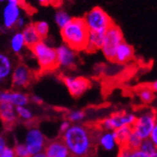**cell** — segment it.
<instances>
[{"mask_svg":"<svg viewBox=\"0 0 157 157\" xmlns=\"http://www.w3.org/2000/svg\"><path fill=\"white\" fill-rule=\"evenodd\" d=\"M102 128L100 125H73L62 135L71 155L75 157H89L94 155L100 142Z\"/></svg>","mask_w":157,"mask_h":157,"instance_id":"6da1fadb","label":"cell"},{"mask_svg":"<svg viewBox=\"0 0 157 157\" xmlns=\"http://www.w3.org/2000/svg\"><path fill=\"white\" fill-rule=\"evenodd\" d=\"M89 32L83 18H73L67 26L61 29V36L65 44L75 51H82L86 49Z\"/></svg>","mask_w":157,"mask_h":157,"instance_id":"7a4b0ae2","label":"cell"},{"mask_svg":"<svg viewBox=\"0 0 157 157\" xmlns=\"http://www.w3.org/2000/svg\"><path fill=\"white\" fill-rule=\"evenodd\" d=\"M30 49L42 71H52L58 67L56 49L51 47L47 42L41 39Z\"/></svg>","mask_w":157,"mask_h":157,"instance_id":"3957f363","label":"cell"},{"mask_svg":"<svg viewBox=\"0 0 157 157\" xmlns=\"http://www.w3.org/2000/svg\"><path fill=\"white\" fill-rule=\"evenodd\" d=\"M83 19L89 31L106 32L112 25H114L109 15L99 7L92 9L85 14Z\"/></svg>","mask_w":157,"mask_h":157,"instance_id":"277c9868","label":"cell"},{"mask_svg":"<svg viewBox=\"0 0 157 157\" xmlns=\"http://www.w3.org/2000/svg\"><path fill=\"white\" fill-rule=\"evenodd\" d=\"M124 41V35L119 26L112 25L105 33V40L102 46V52L109 61H114L116 51Z\"/></svg>","mask_w":157,"mask_h":157,"instance_id":"5b68a950","label":"cell"},{"mask_svg":"<svg viewBox=\"0 0 157 157\" xmlns=\"http://www.w3.org/2000/svg\"><path fill=\"white\" fill-rule=\"evenodd\" d=\"M156 119H157L156 112L154 111L144 112L140 117L136 118V120L132 125L133 132L139 136L142 140L150 139L151 134L157 123Z\"/></svg>","mask_w":157,"mask_h":157,"instance_id":"8992f818","label":"cell"},{"mask_svg":"<svg viewBox=\"0 0 157 157\" xmlns=\"http://www.w3.org/2000/svg\"><path fill=\"white\" fill-rule=\"evenodd\" d=\"M136 120V118L134 115L128 114L124 111H120V112H115L111 114L109 117L106 118L105 120L99 123V125L102 129L116 130L125 125L132 126Z\"/></svg>","mask_w":157,"mask_h":157,"instance_id":"52a82bcc","label":"cell"},{"mask_svg":"<svg viewBox=\"0 0 157 157\" xmlns=\"http://www.w3.org/2000/svg\"><path fill=\"white\" fill-rule=\"evenodd\" d=\"M25 144L30 152L31 155H35L36 153L42 152V151L46 147V139L43 134L39 131L37 128H31L28 130L26 136Z\"/></svg>","mask_w":157,"mask_h":157,"instance_id":"ba28073f","label":"cell"},{"mask_svg":"<svg viewBox=\"0 0 157 157\" xmlns=\"http://www.w3.org/2000/svg\"><path fill=\"white\" fill-rule=\"evenodd\" d=\"M33 80V73L24 64H19L14 67L11 80H10V84L12 88L19 90L22 88H26L29 86Z\"/></svg>","mask_w":157,"mask_h":157,"instance_id":"9c48e42d","label":"cell"},{"mask_svg":"<svg viewBox=\"0 0 157 157\" xmlns=\"http://www.w3.org/2000/svg\"><path fill=\"white\" fill-rule=\"evenodd\" d=\"M23 10L19 4L7 3L2 10V25L6 29H11L14 27L23 14Z\"/></svg>","mask_w":157,"mask_h":157,"instance_id":"30bf717a","label":"cell"},{"mask_svg":"<svg viewBox=\"0 0 157 157\" xmlns=\"http://www.w3.org/2000/svg\"><path fill=\"white\" fill-rule=\"evenodd\" d=\"M63 82L68 89L70 94L74 97L82 95L91 85L90 81L83 77H64Z\"/></svg>","mask_w":157,"mask_h":157,"instance_id":"8fae6325","label":"cell"},{"mask_svg":"<svg viewBox=\"0 0 157 157\" xmlns=\"http://www.w3.org/2000/svg\"><path fill=\"white\" fill-rule=\"evenodd\" d=\"M29 96L20 91L6 90L0 92V102L9 103L15 107L26 106L29 102Z\"/></svg>","mask_w":157,"mask_h":157,"instance_id":"7c38bea8","label":"cell"},{"mask_svg":"<svg viewBox=\"0 0 157 157\" xmlns=\"http://www.w3.org/2000/svg\"><path fill=\"white\" fill-rule=\"evenodd\" d=\"M13 70L11 57L5 52H0V86H6L10 82Z\"/></svg>","mask_w":157,"mask_h":157,"instance_id":"4fadbf2b","label":"cell"},{"mask_svg":"<svg viewBox=\"0 0 157 157\" xmlns=\"http://www.w3.org/2000/svg\"><path fill=\"white\" fill-rule=\"evenodd\" d=\"M57 63L58 67H72L76 60L75 50L70 48L67 44L60 45L56 48Z\"/></svg>","mask_w":157,"mask_h":157,"instance_id":"5bb4252c","label":"cell"},{"mask_svg":"<svg viewBox=\"0 0 157 157\" xmlns=\"http://www.w3.org/2000/svg\"><path fill=\"white\" fill-rule=\"evenodd\" d=\"M44 152L47 157H68L70 153L62 137L47 142Z\"/></svg>","mask_w":157,"mask_h":157,"instance_id":"9a60e30c","label":"cell"},{"mask_svg":"<svg viewBox=\"0 0 157 157\" xmlns=\"http://www.w3.org/2000/svg\"><path fill=\"white\" fill-rule=\"evenodd\" d=\"M18 118L15 106L9 103L0 102V119L6 127L9 128L13 126L16 124Z\"/></svg>","mask_w":157,"mask_h":157,"instance_id":"2e32d148","label":"cell"},{"mask_svg":"<svg viewBox=\"0 0 157 157\" xmlns=\"http://www.w3.org/2000/svg\"><path fill=\"white\" fill-rule=\"evenodd\" d=\"M134 56L133 47L125 41H123L118 47L114 58V62L118 64H125L129 62Z\"/></svg>","mask_w":157,"mask_h":157,"instance_id":"e0dca14e","label":"cell"},{"mask_svg":"<svg viewBox=\"0 0 157 157\" xmlns=\"http://www.w3.org/2000/svg\"><path fill=\"white\" fill-rule=\"evenodd\" d=\"M105 33L106 32L102 31H90L85 50L89 52H93L96 50L102 49L105 40Z\"/></svg>","mask_w":157,"mask_h":157,"instance_id":"ac0fdd59","label":"cell"},{"mask_svg":"<svg viewBox=\"0 0 157 157\" xmlns=\"http://www.w3.org/2000/svg\"><path fill=\"white\" fill-rule=\"evenodd\" d=\"M23 35L25 40V44L26 47L32 48L34 45H36L37 42H39L41 40V37L39 36V35L37 34L34 24L33 25H27L23 30Z\"/></svg>","mask_w":157,"mask_h":157,"instance_id":"d6986e66","label":"cell"},{"mask_svg":"<svg viewBox=\"0 0 157 157\" xmlns=\"http://www.w3.org/2000/svg\"><path fill=\"white\" fill-rule=\"evenodd\" d=\"M131 133H132V126H129V125L122 126L120 128L114 130L113 132L114 140H115V142L120 146V148L126 147Z\"/></svg>","mask_w":157,"mask_h":157,"instance_id":"ffe728a7","label":"cell"},{"mask_svg":"<svg viewBox=\"0 0 157 157\" xmlns=\"http://www.w3.org/2000/svg\"><path fill=\"white\" fill-rule=\"evenodd\" d=\"M10 46L12 52L16 54L21 53L24 51V49L26 47V44L22 31H17L11 36L10 40Z\"/></svg>","mask_w":157,"mask_h":157,"instance_id":"44dd1931","label":"cell"},{"mask_svg":"<svg viewBox=\"0 0 157 157\" xmlns=\"http://www.w3.org/2000/svg\"><path fill=\"white\" fill-rule=\"evenodd\" d=\"M72 19L73 18H71L70 15L63 10H59L54 13V22L60 29H63L65 26H67Z\"/></svg>","mask_w":157,"mask_h":157,"instance_id":"7402d4cb","label":"cell"},{"mask_svg":"<svg viewBox=\"0 0 157 157\" xmlns=\"http://www.w3.org/2000/svg\"><path fill=\"white\" fill-rule=\"evenodd\" d=\"M139 96L140 98V100L145 104H150L154 98L153 91L149 87V85L142 86L139 90Z\"/></svg>","mask_w":157,"mask_h":157,"instance_id":"603a6c76","label":"cell"},{"mask_svg":"<svg viewBox=\"0 0 157 157\" xmlns=\"http://www.w3.org/2000/svg\"><path fill=\"white\" fill-rule=\"evenodd\" d=\"M35 28L39 35V36L42 38H46L50 32V25L46 21H38L34 24Z\"/></svg>","mask_w":157,"mask_h":157,"instance_id":"cb8c5ba5","label":"cell"},{"mask_svg":"<svg viewBox=\"0 0 157 157\" xmlns=\"http://www.w3.org/2000/svg\"><path fill=\"white\" fill-rule=\"evenodd\" d=\"M16 111L18 114V117L24 122H31L33 120V113L32 111L26 108L25 106L23 107H16Z\"/></svg>","mask_w":157,"mask_h":157,"instance_id":"d4e9b609","label":"cell"},{"mask_svg":"<svg viewBox=\"0 0 157 157\" xmlns=\"http://www.w3.org/2000/svg\"><path fill=\"white\" fill-rule=\"evenodd\" d=\"M141 143H142V140L137 135H136L132 130V133L129 136L126 147L131 150H140Z\"/></svg>","mask_w":157,"mask_h":157,"instance_id":"484cf974","label":"cell"},{"mask_svg":"<svg viewBox=\"0 0 157 157\" xmlns=\"http://www.w3.org/2000/svg\"><path fill=\"white\" fill-rule=\"evenodd\" d=\"M100 143L102 144V146L106 149V150H111L113 147H114V144L116 143L115 142V140H114V136H113V134H105L101 136L100 139Z\"/></svg>","mask_w":157,"mask_h":157,"instance_id":"4316f807","label":"cell"},{"mask_svg":"<svg viewBox=\"0 0 157 157\" xmlns=\"http://www.w3.org/2000/svg\"><path fill=\"white\" fill-rule=\"evenodd\" d=\"M140 150L142 151L143 152H145L146 154L150 155V154H151L152 152H154L157 149H156V147L154 146L153 142L151 140V139H147V140H142V143H141V145H140Z\"/></svg>","mask_w":157,"mask_h":157,"instance_id":"83f0119b","label":"cell"},{"mask_svg":"<svg viewBox=\"0 0 157 157\" xmlns=\"http://www.w3.org/2000/svg\"><path fill=\"white\" fill-rule=\"evenodd\" d=\"M14 151H15L17 157H31L32 156L30 152L28 151L25 144H22V143L16 144V146L14 147Z\"/></svg>","mask_w":157,"mask_h":157,"instance_id":"f1b7e54d","label":"cell"},{"mask_svg":"<svg viewBox=\"0 0 157 157\" xmlns=\"http://www.w3.org/2000/svg\"><path fill=\"white\" fill-rule=\"evenodd\" d=\"M85 116V112L82 110H76V111H71L70 113L67 114V119L69 122H77L83 119Z\"/></svg>","mask_w":157,"mask_h":157,"instance_id":"f546056e","label":"cell"},{"mask_svg":"<svg viewBox=\"0 0 157 157\" xmlns=\"http://www.w3.org/2000/svg\"><path fill=\"white\" fill-rule=\"evenodd\" d=\"M0 157H17V156H16L14 149L7 146L4 150H2L1 152H0Z\"/></svg>","mask_w":157,"mask_h":157,"instance_id":"4dcf8cb0","label":"cell"},{"mask_svg":"<svg viewBox=\"0 0 157 157\" xmlns=\"http://www.w3.org/2000/svg\"><path fill=\"white\" fill-rule=\"evenodd\" d=\"M26 18L24 16V15H22L21 17H20V19L18 20V22H17V24H16V25H15V27H17L18 29H20V30H23L27 25H26Z\"/></svg>","mask_w":157,"mask_h":157,"instance_id":"1f68e13d","label":"cell"},{"mask_svg":"<svg viewBox=\"0 0 157 157\" xmlns=\"http://www.w3.org/2000/svg\"><path fill=\"white\" fill-rule=\"evenodd\" d=\"M133 150L127 148V147H121L119 151V154L118 157H129Z\"/></svg>","mask_w":157,"mask_h":157,"instance_id":"d6a6232c","label":"cell"},{"mask_svg":"<svg viewBox=\"0 0 157 157\" xmlns=\"http://www.w3.org/2000/svg\"><path fill=\"white\" fill-rule=\"evenodd\" d=\"M150 139H151V140L153 142L154 146H155L156 149H157V123H156V124H155V126H154V128H153V130H152V132H151V134Z\"/></svg>","mask_w":157,"mask_h":157,"instance_id":"836d02e7","label":"cell"},{"mask_svg":"<svg viewBox=\"0 0 157 157\" xmlns=\"http://www.w3.org/2000/svg\"><path fill=\"white\" fill-rule=\"evenodd\" d=\"M129 157H149V155L140 150H133Z\"/></svg>","mask_w":157,"mask_h":157,"instance_id":"e575fe53","label":"cell"},{"mask_svg":"<svg viewBox=\"0 0 157 157\" xmlns=\"http://www.w3.org/2000/svg\"><path fill=\"white\" fill-rule=\"evenodd\" d=\"M70 127V124H69V121H65L62 123V124L60 125V132L62 134H64L65 132H67L68 130V128Z\"/></svg>","mask_w":157,"mask_h":157,"instance_id":"d590c367","label":"cell"},{"mask_svg":"<svg viewBox=\"0 0 157 157\" xmlns=\"http://www.w3.org/2000/svg\"><path fill=\"white\" fill-rule=\"evenodd\" d=\"M7 147V142L6 140L3 136H0V152L2 151V150H4Z\"/></svg>","mask_w":157,"mask_h":157,"instance_id":"8d00e7d4","label":"cell"},{"mask_svg":"<svg viewBox=\"0 0 157 157\" xmlns=\"http://www.w3.org/2000/svg\"><path fill=\"white\" fill-rule=\"evenodd\" d=\"M31 99H32L33 102H35L36 104H42L43 103V100L39 96H37V95H32L31 96Z\"/></svg>","mask_w":157,"mask_h":157,"instance_id":"74e56055","label":"cell"},{"mask_svg":"<svg viewBox=\"0 0 157 157\" xmlns=\"http://www.w3.org/2000/svg\"><path fill=\"white\" fill-rule=\"evenodd\" d=\"M54 0H37V2L41 5H49V4H52Z\"/></svg>","mask_w":157,"mask_h":157,"instance_id":"f35d334b","label":"cell"},{"mask_svg":"<svg viewBox=\"0 0 157 157\" xmlns=\"http://www.w3.org/2000/svg\"><path fill=\"white\" fill-rule=\"evenodd\" d=\"M149 87L153 91V92H157V80L155 82H153L152 83L149 84Z\"/></svg>","mask_w":157,"mask_h":157,"instance_id":"ab89813d","label":"cell"},{"mask_svg":"<svg viewBox=\"0 0 157 157\" xmlns=\"http://www.w3.org/2000/svg\"><path fill=\"white\" fill-rule=\"evenodd\" d=\"M31 157H47V155L45 152H39V153H36L35 155H32Z\"/></svg>","mask_w":157,"mask_h":157,"instance_id":"60d3db41","label":"cell"},{"mask_svg":"<svg viewBox=\"0 0 157 157\" xmlns=\"http://www.w3.org/2000/svg\"><path fill=\"white\" fill-rule=\"evenodd\" d=\"M7 2L10 3V4H19L20 0H7Z\"/></svg>","mask_w":157,"mask_h":157,"instance_id":"b9f144b4","label":"cell"},{"mask_svg":"<svg viewBox=\"0 0 157 157\" xmlns=\"http://www.w3.org/2000/svg\"><path fill=\"white\" fill-rule=\"evenodd\" d=\"M149 157H157V150H156L154 152H152L151 154H150Z\"/></svg>","mask_w":157,"mask_h":157,"instance_id":"7bdbcfd3","label":"cell"},{"mask_svg":"<svg viewBox=\"0 0 157 157\" xmlns=\"http://www.w3.org/2000/svg\"><path fill=\"white\" fill-rule=\"evenodd\" d=\"M22 1H24L25 3H28V2L30 1V0H22Z\"/></svg>","mask_w":157,"mask_h":157,"instance_id":"ee69618b","label":"cell"},{"mask_svg":"<svg viewBox=\"0 0 157 157\" xmlns=\"http://www.w3.org/2000/svg\"><path fill=\"white\" fill-rule=\"evenodd\" d=\"M5 1H7V0H0V3H2V2H5Z\"/></svg>","mask_w":157,"mask_h":157,"instance_id":"f6af8a7d","label":"cell"},{"mask_svg":"<svg viewBox=\"0 0 157 157\" xmlns=\"http://www.w3.org/2000/svg\"><path fill=\"white\" fill-rule=\"evenodd\" d=\"M69 157H75V156H73V155H71V156H69Z\"/></svg>","mask_w":157,"mask_h":157,"instance_id":"bcb514c9","label":"cell"}]
</instances>
